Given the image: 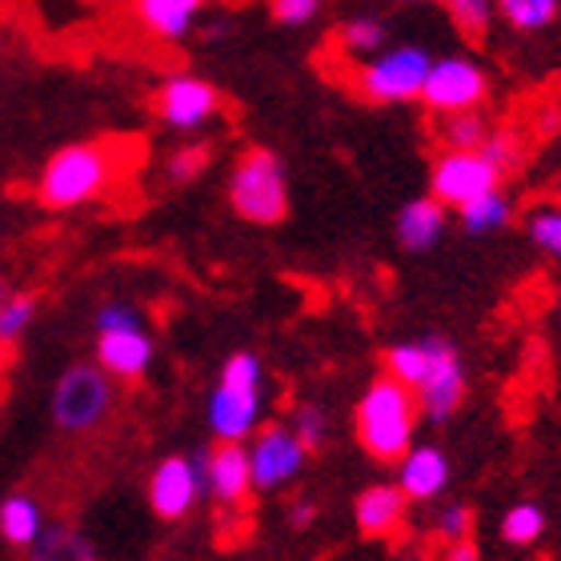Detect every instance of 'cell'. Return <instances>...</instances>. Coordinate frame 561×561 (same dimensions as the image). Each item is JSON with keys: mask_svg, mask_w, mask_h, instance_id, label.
<instances>
[{"mask_svg": "<svg viewBox=\"0 0 561 561\" xmlns=\"http://www.w3.org/2000/svg\"><path fill=\"white\" fill-rule=\"evenodd\" d=\"M140 161V145L125 137L81 140L48 157V164L36 176V201L45 209H77L89 201L105 197L117 185V176Z\"/></svg>", "mask_w": 561, "mask_h": 561, "instance_id": "6da1fadb", "label": "cell"}, {"mask_svg": "<svg viewBox=\"0 0 561 561\" xmlns=\"http://www.w3.org/2000/svg\"><path fill=\"white\" fill-rule=\"evenodd\" d=\"M386 374L413 389L417 410L430 421L454 417L457 405L466 401V369L449 341L425 337L393 345L386 353Z\"/></svg>", "mask_w": 561, "mask_h": 561, "instance_id": "7a4b0ae2", "label": "cell"}, {"mask_svg": "<svg viewBox=\"0 0 561 561\" xmlns=\"http://www.w3.org/2000/svg\"><path fill=\"white\" fill-rule=\"evenodd\" d=\"M417 398L410 386H401L398 377L381 374L377 381H369V389L357 401V442L369 457L377 461H398L405 449L413 445L417 433Z\"/></svg>", "mask_w": 561, "mask_h": 561, "instance_id": "3957f363", "label": "cell"}, {"mask_svg": "<svg viewBox=\"0 0 561 561\" xmlns=\"http://www.w3.org/2000/svg\"><path fill=\"white\" fill-rule=\"evenodd\" d=\"M265 413V369L257 353H233L209 398V430L217 442H249Z\"/></svg>", "mask_w": 561, "mask_h": 561, "instance_id": "277c9868", "label": "cell"}, {"mask_svg": "<svg viewBox=\"0 0 561 561\" xmlns=\"http://www.w3.org/2000/svg\"><path fill=\"white\" fill-rule=\"evenodd\" d=\"M229 201H233L237 217L253 225H277L289 213V181H285V164L270 149H249L233 164L229 176Z\"/></svg>", "mask_w": 561, "mask_h": 561, "instance_id": "5b68a950", "label": "cell"}, {"mask_svg": "<svg viewBox=\"0 0 561 561\" xmlns=\"http://www.w3.org/2000/svg\"><path fill=\"white\" fill-rule=\"evenodd\" d=\"M113 401H117V389H113V377L101 365H69L57 377V389H53V425L60 433H72V437L77 433H93L108 421Z\"/></svg>", "mask_w": 561, "mask_h": 561, "instance_id": "8992f818", "label": "cell"}, {"mask_svg": "<svg viewBox=\"0 0 561 561\" xmlns=\"http://www.w3.org/2000/svg\"><path fill=\"white\" fill-rule=\"evenodd\" d=\"M433 57L417 45H401V48H377L374 60H365L362 72H357V89H362L365 101L374 105H398V101H413L421 96V84H425V72H430Z\"/></svg>", "mask_w": 561, "mask_h": 561, "instance_id": "52a82bcc", "label": "cell"}, {"mask_svg": "<svg viewBox=\"0 0 561 561\" xmlns=\"http://www.w3.org/2000/svg\"><path fill=\"white\" fill-rule=\"evenodd\" d=\"M249 449V469H253V490L261 493H273V490H285L297 473L305 469V445L293 437L289 425H257Z\"/></svg>", "mask_w": 561, "mask_h": 561, "instance_id": "ba28073f", "label": "cell"}, {"mask_svg": "<svg viewBox=\"0 0 561 561\" xmlns=\"http://www.w3.org/2000/svg\"><path fill=\"white\" fill-rule=\"evenodd\" d=\"M430 185L445 209H461L466 201L502 185V173L481 157V149H445L433 164Z\"/></svg>", "mask_w": 561, "mask_h": 561, "instance_id": "9c48e42d", "label": "cell"}, {"mask_svg": "<svg viewBox=\"0 0 561 561\" xmlns=\"http://www.w3.org/2000/svg\"><path fill=\"white\" fill-rule=\"evenodd\" d=\"M490 93L485 69L469 57H442L433 60L421 84V101L433 113H457V108H478Z\"/></svg>", "mask_w": 561, "mask_h": 561, "instance_id": "30bf717a", "label": "cell"}, {"mask_svg": "<svg viewBox=\"0 0 561 561\" xmlns=\"http://www.w3.org/2000/svg\"><path fill=\"white\" fill-rule=\"evenodd\" d=\"M205 497V469L185 454L161 457L149 473V505L161 522H181Z\"/></svg>", "mask_w": 561, "mask_h": 561, "instance_id": "8fae6325", "label": "cell"}, {"mask_svg": "<svg viewBox=\"0 0 561 561\" xmlns=\"http://www.w3.org/2000/svg\"><path fill=\"white\" fill-rule=\"evenodd\" d=\"M152 113L176 133H193L221 113V93L201 77H169L152 96Z\"/></svg>", "mask_w": 561, "mask_h": 561, "instance_id": "7c38bea8", "label": "cell"}, {"mask_svg": "<svg viewBox=\"0 0 561 561\" xmlns=\"http://www.w3.org/2000/svg\"><path fill=\"white\" fill-rule=\"evenodd\" d=\"M205 469V493H213L225 510H241L253 493V469H249L245 442H217L201 461Z\"/></svg>", "mask_w": 561, "mask_h": 561, "instance_id": "4fadbf2b", "label": "cell"}, {"mask_svg": "<svg viewBox=\"0 0 561 561\" xmlns=\"http://www.w3.org/2000/svg\"><path fill=\"white\" fill-rule=\"evenodd\" d=\"M152 357H157V345H152L145 325L96 333V365L113 381H140L152 369Z\"/></svg>", "mask_w": 561, "mask_h": 561, "instance_id": "5bb4252c", "label": "cell"}, {"mask_svg": "<svg viewBox=\"0 0 561 561\" xmlns=\"http://www.w3.org/2000/svg\"><path fill=\"white\" fill-rule=\"evenodd\" d=\"M449 485V457L437 445H410L398 457V490L410 502H433Z\"/></svg>", "mask_w": 561, "mask_h": 561, "instance_id": "9a60e30c", "label": "cell"}, {"mask_svg": "<svg viewBox=\"0 0 561 561\" xmlns=\"http://www.w3.org/2000/svg\"><path fill=\"white\" fill-rule=\"evenodd\" d=\"M209 0H129L133 21L157 41H185Z\"/></svg>", "mask_w": 561, "mask_h": 561, "instance_id": "2e32d148", "label": "cell"}, {"mask_svg": "<svg viewBox=\"0 0 561 561\" xmlns=\"http://www.w3.org/2000/svg\"><path fill=\"white\" fill-rule=\"evenodd\" d=\"M405 510H410V497L398 485H369L353 502V522L365 538H393L405 526Z\"/></svg>", "mask_w": 561, "mask_h": 561, "instance_id": "e0dca14e", "label": "cell"}, {"mask_svg": "<svg viewBox=\"0 0 561 561\" xmlns=\"http://www.w3.org/2000/svg\"><path fill=\"white\" fill-rule=\"evenodd\" d=\"M442 237H445V205L437 197L410 201V205L398 213L401 249H410V253H425V249H433Z\"/></svg>", "mask_w": 561, "mask_h": 561, "instance_id": "ac0fdd59", "label": "cell"}, {"mask_svg": "<svg viewBox=\"0 0 561 561\" xmlns=\"http://www.w3.org/2000/svg\"><path fill=\"white\" fill-rule=\"evenodd\" d=\"M28 561H101V550L84 529L57 522L41 529V538L28 546Z\"/></svg>", "mask_w": 561, "mask_h": 561, "instance_id": "d6986e66", "label": "cell"}, {"mask_svg": "<svg viewBox=\"0 0 561 561\" xmlns=\"http://www.w3.org/2000/svg\"><path fill=\"white\" fill-rule=\"evenodd\" d=\"M41 529H45V514H41V505L28 493H9L0 502V538L9 541V546L28 550L41 538Z\"/></svg>", "mask_w": 561, "mask_h": 561, "instance_id": "ffe728a7", "label": "cell"}, {"mask_svg": "<svg viewBox=\"0 0 561 561\" xmlns=\"http://www.w3.org/2000/svg\"><path fill=\"white\" fill-rule=\"evenodd\" d=\"M457 213H461V229H466V233L485 237V233H493V229L510 225V217H514V205H510V197H505L502 188H490V193H481V197L466 201Z\"/></svg>", "mask_w": 561, "mask_h": 561, "instance_id": "44dd1931", "label": "cell"}, {"mask_svg": "<svg viewBox=\"0 0 561 561\" xmlns=\"http://www.w3.org/2000/svg\"><path fill=\"white\" fill-rule=\"evenodd\" d=\"M490 137V125L478 108H457V113H437V140L445 149H478Z\"/></svg>", "mask_w": 561, "mask_h": 561, "instance_id": "7402d4cb", "label": "cell"}, {"mask_svg": "<svg viewBox=\"0 0 561 561\" xmlns=\"http://www.w3.org/2000/svg\"><path fill=\"white\" fill-rule=\"evenodd\" d=\"M493 12H502L505 21L522 33H538L561 12V0H493Z\"/></svg>", "mask_w": 561, "mask_h": 561, "instance_id": "603a6c76", "label": "cell"}, {"mask_svg": "<svg viewBox=\"0 0 561 561\" xmlns=\"http://www.w3.org/2000/svg\"><path fill=\"white\" fill-rule=\"evenodd\" d=\"M546 534V510L538 502H517L502 517V538L510 546H534Z\"/></svg>", "mask_w": 561, "mask_h": 561, "instance_id": "cb8c5ba5", "label": "cell"}, {"mask_svg": "<svg viewBox=\"0 0 561 561\" xmlns=\"http://www.w3.org/2000/svg\"><path fill=\"white\" fill-rule=\"evenodd\" d=\"M36 317V297L33 293H9L4 301H0V341L12 345V341H21L28 333Z\"/></svg>", "mask_w": 561, "mask_h": 561, "instance_id": "d4e9b609", "label": "cell"}, {"mask_svg": "<svg viewBox=\"0 0 561 561\" xmlns=\"http://www.w3.org/2000/svg\"><path fill=\"white\" fill-rule=\"evenodd\" d=\"M526 233L529 241L550 253V257H561V201L558 205H538V209L526 217Z\"/></svg>", "mask_w": 561, "mask_h": 561, "instance_id": "484cf974", "label": "cell"}, {"mask_svg": "<svg viewBox=\"0 0 561 561\" xmlns=\"http://www.w3.org/2000/svg\"><path fill=\"white\" fill-rule=\"evenodd\" d=\"M341 45L350 48V53H377V48L386 45V24L377 21V16H353V21L341 24Z\"/></svg>", "mask_w": 561, "mask_h": 561, "instance_id": "4316f807", "label": "cell"}, {"mask_svg": "<svg viewBox=\"0 0 561 561\" xmlns=\"http://www.w3.org/2000/svg\"><path fill=\"white\" fill-rule=\"evenodd\" d=\"M445 9H449V16L457 21V28L469 36H485L493 24V0H445Z\"/></svg>", "mask_w": 561, "mask_h": 561, "instance_id": "83f0119b", "label": "cell"}, {"mask_svg": "<svg viewBox=\"0 0 561 561\" xmlns=\"http://www.w3.org/2000/svg\"><path fill=\"white\" fill-rule=\"evenodd\" d=\"M289 430H293V437L305 445V454H317V449L325 445V433H329L325 410H317V405H301V410L293 413Z\"/></svg>", "mask_w": 561, "mask_h": 561, "instance_id": "f1b7e54d", "label": "cell"}, {"mask_svg": "<svg viewBox=\"0 0 561 561\" xmlns=\"http://www.w3.org/2000/svg\"><path fill=\"white\" fill-rule=\"evenodd\" d=\"M209 145H181V149L169 157V181L176 185H188V181H197L205 173V164H209Z\"/></svg>", "mask_w": 561, "mask_h": 561, "instance_id": "f546056e", "label": "cell"}, {"mask_svg": "<svg viewBox=\"0 0 561 561\" xmlns=\"http://www.w3.org/2000/svg\"><path fill=\"white\" fill-rule=\"evenodd\" d=\"M145 325L137 305L129 301H105L96 309V333H108V329H137Z\"/></svg>", "mask_w": 561, "mask_h": 561, "instance_id": "4dcf8cb0", "label": "cell"}, {"mask_svg": "<svg viewBox=\"0 0 561 561\" xmlns=\"http://www.w3.org/2000/svg\"><path fill=\"white\" fill-rule=\"evenodd\" d=\"M437 538L442 541L473 538V510L469 505H445L442 517H437Z\"/></svg>", "mask_w": 561, "mask_h": 561, "instance_id": "1f68e13d", "label": "cell"}, {"mask_svg": "<svg viewBox=\"0 0 561 561\" xmlns=\"http://www.w3.org/2000/svg\"><path fill=\"white\" fill-rule=\"evenodd\" d=\"M481 149V157H485V161L493 164V169H497V173H510V169H514L517 164V149H514V140L505 137V133H490V137L481 140L478 145Z\"/></svg>", "mask_w": 561, "mask_h": 561, "instance_id": "d6a6232c", "label": "cell"}, {"mask_svg": "<svg viewBox=\"0 0 561 561\" xmlns=\"http://www.w3.org/2000/svg\"><path fill=\"white\" fill-rule=\"evenodd\" d=\"M325 0H273V21L280 24H309L321 12Z\"/></svg>", "mask_w": 561, "mask_h": 561, "instance_id": "836d02e7", "label": "cell"}, {"mask_svg": "<svg viewBox=\"0 0 561 561\" xmlns=\"http://www.w3.org/2000/svg\"><path fill=\"white\" fill-rule=\"evenodd\" d=\"M430 561H481V550L473 538H457V541H445Z\"/></svg>", "mask_w": 561, "mask_h": 561, "instance_id": "e575fe53", "label": "cell"}, {"mask_svg": "<svg viewBox=\"0 0 561 561\" xmlns=\"http://www.w3.org/2000/svg\"><path fill=\"white\" fill-rule=\"evenodd\" d=\"M317 522V505L309 502V497H301V502H293L289 510V526L293 529H309Z\"/></svg>", "mask_w": 561, "mask_h": 561, "instance_id": "d590c367", "label": "cell"}, {"mask_svg": "<svg viewBox=\"0 0 561 561\" xmlns=\"http://www.w3.org/2000/svg\"><path fill=\"white\" fill-rule=\"evenodd\" d=\"M9 357H12V345H4V341H0V369L9 365Z\"/></svg>", "mask_w": 561, "mask_h": 561, "instance_id": "8d00e7d4", "label": "cell"}, {"mask_svg": "<svg viewBox=\"0 0 561 561\" xmlns=\"http://www.w3.org/2000/svg\"><path fill=\"white\" fill-rule=\"evenodd\" d=\"M84 4H93V9H113V4H121V0H84Z\"/></svg>", "mask_w": 561, "mask_h": 561, "instance_id": "74e56055", "label": "cell"}, {"mask_svg": "<svg viewBox=\"0 0 561 561\" xmlns=\"http://www.w3.org/2000/svg\"><path fill=\"white\" fill-rule=\"evenodd\" d=\"M4 297H9V285H4V277H0V301H4Z\"/></svg>", "mask_w": 561, "mask_h": 561, "instance_id": "f35d334b", "label": "cell"}, {"mask_svg": "<svg viewBox=\"0 0 561 561\" xmlns=\"http://www.w3.org/2000/svg\"><path fill=\"white\" fill-rule=\"evenodd\" d=\"M410 4H430V0H410Z\"/></svg>", "mask_w": 561, "mask_h": 561, "instance_id": "ab89813d", "label": "cell"}, {"mask_svg": "<svg viewBox=\"0 0 561 561\" xmlns=\"http://www.w3.org/2000/svg\"><path fill=\"white\" fill-rule=\"evenodd\" d=\"M558 321H561V297H558Z\"/></svg>", "mask_w": 561, "mask_h": 561, "instance_id": "60d3db41", "label": "cell"}, {"mask_svg": "<svg viewBox=\"0 0 561 561\" xmlns=\"http://www.w3.org/2000/svg\"><path fill=\"white\" fill-rule=\"evenodd\" d=\"M558 201H561V176H558Z\"/></svg>", "mask_w": 561, "mask_h": 561, "instance_id": "b9f144b4", "label": "cell"}]
</instances>
